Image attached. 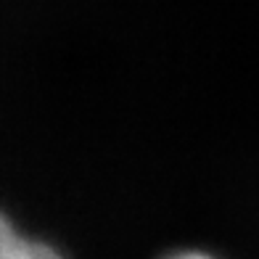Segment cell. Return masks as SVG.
<instances>
[{
	"label": "cell",
	"mask_w": 259,
	"mask_h": 259,
	"mask_svg": "<svg viewBox=\"0 0 259 259\" xmlns=\"http://www.w3.org/2000/svg\"><path fill=\"white\" fill-rule=\"evenodd\" d=\"M0 259H64L48 243L32 241L21 235L8 222L6 214H0Z\"/></svg>",
	"instance_id": "obj_1"
},
{
	"label": "cell",
	"mask_w": 259,
	"mask_h": 259,
	"mask_svg": "<svg viewBox=\"0 0 259 259\" xmlns=\"http://www.w3.org/2000/svg\"><path fill=\"white\" fill-rule=\"evenodd\" d=\"M167 259H211V256H206L201 251H180V254H172Z\"/></svg>",
	"instance_id": "obj_2"
}]
</instances>
